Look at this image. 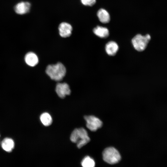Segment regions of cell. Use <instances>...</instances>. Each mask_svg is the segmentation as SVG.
I'll list each match as a JSON object with an SVG mask.
<instances>
[{
    "instance_id": "2e32d148",
    "label": "cell",
    "mask_w": 167,
    "mask_h": 167,
    "mask_svg": "<svg viewBox=\"0 0 167 167\" xmlns=\"http://www.w3.org/2000/svg\"><path fill=\"white\" fill-rule=\"evenodd\" d=\"M81 1L85 6H92L95 3L96 0H81Z\"/></svg>"
},
{
    "instance_id": "5bb4252c",
    "label": "cell",
    "mask_w": 167,
    "mask_h": 167,
    "mask_svg": "<svg viewBox=\"0 0 167 167\" xmlns=\"http://www.w3.org/2000/svg\"><path fill=\"white\" fill-rule=\"evenodd\" d=\"M40 119L42 123L45 126L50 125L52 122L51 116L47 113H44L42 114L40 116Z\"/></svg>"
},
{
    "instance_id": "30bf717a",
    "label": "cell",
    "mask_w": 167,
    "mask_h": 167,
    "mask_svg": "<svg viewBox=\"0 0 167 167\" xmlns=\"http://www.w3.org/2000/svg\"><path fill=\"white\" fill-rule=\"evenodd\" d=\"M105 49L106 52L109 55L114 56L118 50V46L115 42L110 41L106 45Z\"/></svg>"
},
{
    "instance_id": "3957f363",
    "label": "cell",
    "mask_w": 167,
    "mask_h": 167,
    "mask_svg": "<svg viewBox=\"0 0 167 167\" xmlns=\"http://www.w3.org/2000/svg\"><path fill=\"white\" fill-rule=\"evenodd\" d=\"M102 155L103 160L110 164L117 163L121 158L119 152L113 147H109L105 149L103 152Z\"/></svg>"
},
{
    "instance_id": "9c48e42d",
    "label": "cell",
    "mask_w": 167,
    "mask_h": 167,
    "mask_svg": "<svg viewBox=\"0 0 167 167\" xmlns=\"http://www.w3.org/2000/svg\"><path fill=\"white\" fill-rule=\"evenodd\" d=\"M30 4L27 2H22L17 4L15 7V12L22 15L28 12L30 10Z\"/></svg>"
},
{
    "instance_id": "6da1fadb",
    "label": "cell",
    "mask_w": 167,
    "mask_h": 167,
    "mask_svg": "<svg viewBox=\"0 0 167 167\" xmlns=\"http://www.w3.org/2000/svg\"><path fill=\"white\" fill-rule=\"evenodd\" d=\"M46 72L53 80L59 81L62 79L66 73V69L60 62L55 64L48 65L46 67Z\"/></svg>"
},
{
    "instance_id": "8fae6325",
    "label": "cell",
    "mask_w": 167,
    "mask_h": 167,
    "mask_svg": "<svg viewBox=\"0 0 167 167\" xmlns=\"http://www.w3.org/2000/svg\"><path fill=\"white\" fill-rule=\"evenodd\" d=\"M97 16L100 21L104 24L108 23L110 20V16L109 13L104 9H101L97 11Z\"/></svg>"
},
{
    "instance_id": "9a60e30c",
    "label": "cell",
    "mask_w": 167,
    "mask_h": 167,
    "mask_svg": "<svg viewBox=\"0 0 167 167\" xmlns=\"http://www.w3.org/2000/svg\"><path fill=\"white\" fill-rule=\"evenodd\" d=\"M81 165L84 167H94L95 166V162L92 158L89 156H87L82 160Z\"/></svg>"
},
{
    "instance_id": "277c9868",
    "label": "cell",
    "mask_w": 167,
    "mask_h": 167,
    "mask_svg": "<svg viewBox=\"0 0 167 167\" xmlns=\"http://www.w3.org/2000/svg\"><path fill=\"white\" fill-rule=\"evenodd\" d=\"M150 39L151 36L149 34L142 36L138 34L132 38V42L135 49L140 52L145 50Z\"/></svg>"
},
{
    "instance_id": "52a82bcc",
    "label": "cell",
    "mask_w": 167,
    "mask_h": 167,
    "mask_svg": "<svg viewBox=\"0 0 167 167\" xmlns=\"http://www.w3.org/2000/svg\"><path fill=\"white\" fill-rule=\"evenodd\" d=\"M59 33L62 37H69L71 34L72 28L69 24L66 22L61 23L58 27Z\"/></svg>"
},
{
    "instance_id": "4fadbf2b",
    "label": "cell",
    "mask_w": 167,
    "mask_h": 167,
    "mask_svg": "<svg viewBox=\"0 0 167 167\" xmlns=\"http://www.w3.org/2000/svg\"><path fill=\"white\" fill-rule=\"evenodd\" d=\"M14 142L11 139L6 138L2 141L1 146L4 150L8 152H11L14 147Z\"/></svg>"
},
{
    "instance_id": "8992f818",
    "label": "cell",
    "mask_w": 167,
    "mask_h": 167,
    "mask_svg": "<svg viewBox=\"0 0 167 167\" xmlns=\"http://www.w3.org/2000/svg\"><path fill=\"white\" fill-rule=\"evenodd\" d=\"M56 92L60 98H64L66 95L71 93V90L69 85L66 83H58L56 87Z\"/></svg>"
},
{
    "instance_id": "7c38bea8",
    "label": "cell",
    "mask_w": 167,
    "mask_h": 167,
    "mask_svg": "<svg viewBox=\"0 0 167 167\" xmlns=\"http://www.w3.org/2000/svg\"><path fill=\"white\" fill-rule=\"evenodd\" d=\"M93 32L96 35L101 38H107L109 35V31L107 28L99 26L93 29Z\"/></svg>"
},
{
    "instance_id": "7a4b0ae2",
    "label": "cell",
    "mask_w": 167,
    "mask_h": 167,
    "mask_svg": "<svg viewBox=\"0 0 167 167\" xmlns=\"http://www.w3.org/2000/svg\"><path fill=\"white\" fill-rule=\"evenodd\" d=\"M70 139L77 143L79 148L86 145L90 140L87 131L83 128L75 129L71 134Z\"/></svg>"
},
{
    "instance_id": "ba28073f",
    "label": "cell",
    "mask_w": 167,
    "mask_h": 167,
    "mask_svg": "<svg viewBox=\"0 0 167 167\" xmlns=\"http://www.w3.org/2000/svg\"><path fill=\"white\" fill-rule=\"evenodd\" d=\"M26 63L31 66H36L38 62V58L37 55L32 52H29L26 54L24 57Z\"/></svg>"
},
{
    "instance_id": "5b68a950",
    "label": "cell",
    "mask_w": 167,
    "mask_h": 167,
    "mask_svg": "<svg viewBox=\"0 0 167 167\" xmlns=\"http://www.w3.org/2000/svg\"><path fill=\"white\" fill-rule=\"evenodd\" d=\"M84 118L86 122L87 127L92 131H96L102 125V121L94 116H85Z\"/></svg>"
}]
</instances>
